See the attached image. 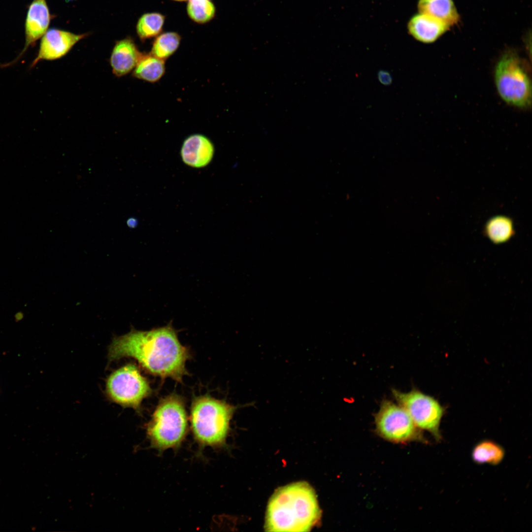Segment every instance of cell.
Returning <instances> with one entry per match:
<instances>
[{"instance_id":"cell-1","label":"cell","mask_w":532,"mask_h":532,"mask_svg":"<svg viewBox=\"0 0 532 532\" xmlns=\"http://www.w3.org/2000/svg\"><path fill=\"white\" fill-rule=\"evenodd\" d=\"M110 359L132 357L150 373L181 381L189 357L169 325L149 331H132L115 338L110 345Z\"/></svg>"},{"instance_id":"cell-2","label":"cell","mask_w":532,"mask_h":532,"mask_svg":"<svg viewBox=\"0 0 532 532\" xmlns=\"http://www.w3.org/2000/svg\"><path fill=\"white\" fill-rule=\"evenodd\" d=\"M313 488L298 482L276 491L268 503L265 528L268 532H307L321 517Z\"/></svg>"},{"instance_id":"cell-3","label":"cell","mask_w":532,"mask_h":532,"mask_svg":"<svg viewBox=\"0 0 532 532\" xmlns=\"http://www.w3.org/2000/svg\"><path fill=\"white\" fill-rule=\"evenodd\" d=\"M235 409L227 402L209 397L196 399L192 406L191 424L197 442L204 447L223 445Z\"/></svg>"},{"instance_id":"cell-4","label":"cell","mask_w":532,"mask_h":532,"mask_svg":"<svg viewBox=\"0 0 532 532\" xmlns=\"http://www.w3.org/2000/svg\"><path fill=\"white\" fill-rule=\"evenodd\" d=\"M187 430L186 410L181 399L170 396L155 410L147 428L151 445L160 451L180 446Z\"/></svg>"},{"instance_id":"cell-5","label":"cell","mask_w":532,"mask_h":532,"mask_svg":"<svg viewBox=\"0 0 532 532\" xmlns=\"http://www.w3.org/2000/svg\"><path fill=\"white\" fill-rule=\"evenodd\" d=\"M524 61L515 52L504 53L494 70L496 87L500 98L506 103L519 108L530 107L532 84Z\"/></svg>"},{"instance_id":"cell-6","label":"cell","mask_w":532,"mask_h":532,"mask_svg":"<svg viewBox=\"0 0 532 532\" xmlns=\"http://www.w3.org/2000/svg\"><path fill=\"white\" fill-rule=\"evenodd\" d=\"M376 433L382 438L396 443L416 441L427 443L422 430L419 429L399 403L384 399L374 415Z\"/></svg>"},{"instance_id":"cell-7","label":"cell","mask_w":532,"mask_h":532,"mask_svg":"<svg viewBox=\"0 0 532 532\" xmlns=\"http://www.w3.org/2000/svg\"><path fill=\"white\" fill-rule=\"evenodd\" d=\"M392 393L419 429L429 432L436 441L441 440L439 428L445 409L436 399L415 388L407 392L394 389Z\"/></svg>"},{"instance_id":"cell-8","label":"cell","mask_w":532,"mask_h":532,"mask_svg":"<svg viewBox=\"0 0 532 532\" xmlns=\"http://www.w3.org/2000/svg\"><path fill=\"white\" fill-rule=\"evenodd\" d=\"M107 391L115 402L134 408L151 391L148 382L133 364H128L111 374L107 382Z\"/></svg>"},{"instance_id":"cell-9","label":"cell","mask_w":532,"mask_h":532,"mask_svg":"<svg viewBox=\"0 0 532 532\" xmlns=\"http://www.w3.org/2000/svg\"><path fill=\"white\" fill-rule=\"evenodd\" d=\"M87 34H77L56 29L46 31L43 35L36 57L31 67H33L42 60L52 61L65 56Z\"/></svg>"},{"instance_id":"cell-10","label":"cell","mask_w":532,"mask_h":532,"mask_svg":"<svg viewBox=\"0 0 532 532\" xmlns=\"http://www.w3.org/2000/svg\"><path fill=\"white\" fill-rule=\"evenodd\" d=\"M50 14L45 0H33L30 4L25 22V45L14 63L46 32Z\"/></svg>"},{"instance_id":"cell-11","label":"cell","mask_w":532,"mask_h":532,"mask_svg":"<svg viewBox=\"0 0 532 532\" xmlns=\"http://www.w3.org/2000/svg\"><path fill=\"white\" fill-rule=\"evenodd\" d=\"M214 153L212 141L201 134H193L183 141L180 154L183 162L187 165L200 168L206 166L211 161Z\"/></svg>"},{"instance_id":"cell-12","label":"cell","mask_w":532,"mask_h":532,"mask_svg":"<svg viewBox=\"0 0 532 532\" xmlns=\"http://www.w3.org/2000/svg\"><path fill=\"white\" fill-rule=\"evenodd\" d=\"M130 38L118 41L112 50L110 63L113 74L121 77L134 69L142 55Z\"/></svg>"},{"instance_id":"cell-13","label":"cell","mask_w":532,"mask_h":532,"mask_svg":"<svg viewBox=\"0 0 532 532\" xmlns=\"http://www.w3.org/2000/svg\"><path fill=\"white\" fill-rule=\"evenodd\" d=\"M408 27L415 39L430 43L439 38L450 27L432 16L420 13L411 19Z\"/></svg>"},{"instance_id":"cell-14","label":"cell","mask_w":532,"mask_h":532,"mask_svg":"<svg viewBox=\"0 0 532 532\" xmlns=\"http://www.w3.org/2000/svg\"><path fill=\"white\" fill-rule=\"evenodd\" d=\"M420 13L432 16L449 27L458 23L460 16L453 0H419Z\"/></svg>"},{"instance_id":"cell-15","label":"cell","mask_w":532,"mask_h":532,"mask_svg":"<svg viewBox=\"0 0 532 532\" xmlns=\"http://www.w3.org/2000/svg\"><path fill=\"white\" fill-rule=\"evenodd\" d=\"M165 70L164 60L151 54H142L133 69V75L138 79L154 83L162 78Z\"/></svg>"},{"instance_id":"cell-16","label":"cell","mask_w":532,"mask_h":532,"mask_svg":"<svg viewBox=\"0 0 532 532\" xmlns=\"http://www.w3.org/2000/svg\"><path fill=\"white\" fill-rule=\"evenodd\" d=\"M504 456V448L496 442L489 439L478 442L471 452L472 461L478 465H498L503 460Z\"/></svg>"},{"instance_id":"cell-17","label":"cell","mask_w":532,"mask_h":532,"mask_svg":"<svg viewBox=\"0 0 532 532\" xmlns=\"http://www.w3.org/2000/svg\"><path fill=\"white\" fill-rule=\"evenodd\" d=\"M485 235L493 243L499 244L508 241L514 234L512 220L507 217L499 216L490 219L486 223Z\"/></svg>"},{"instance_id":"cell-18","label":"cell","mask_w":532,"mask_h":532,"mask_svg":"<svg viewBox=\"0 0 532 532\" xmlns=\"http://www.w3.org/2000/svg\"><path fill=\"white\" fill-rule=\"evenodd\" d=\"M181 41L175 32H166L158 35L153 42L151 54L165 61L178 49Z\"/></svg>"},{"instance_id":"cell-19","label":"cell","mask_w":532,"mask_h":532,"mask_svg":"<svg viewBox=\"0 0 532 532\" xmlns=\"http://www.w3.org/2000/svg\"><path fill=\"white\" fill-rule=\"evenodd\" d=\"M165 16L156 12L143 14L139 19L136 30L142 40L157 36L161 33L164 24Z\"/></svg>"},{"instance_id":"cell-20","label":"cell","mask_w":532,"mask_h":532,"mask_svg":"<svg viewBox=\"0 0 532 532\" xmlns=\"http://www.w3.org/2000/svg\"><path fill=\"white\" fill-rule=\"evenodd\" d=\"M187 11L189 17L199 24L206 23L215 14V7L211 0H189Z\"/></svg>"},{"instance_id":"cell-21","label":"cell","mask_w":532,"mask_h":532,"mask_svg":"<svg viewBox=\"0 0 532 532\" xmlns=\"http://www.w3.org/2000/svg\"><path fill=\"white\" fill-rule=\"evenodd\" d=\"M378 79L380 82L384 85H389L392 82V77L390 73L385 71L379 72Z\"/></svg>"},{"instance_id":"cell-22","label":"cell","mask_w":532,"mask_h":532,"mask_svg":"<svg viewBox=\"0 0 532 532\" xmlns=\"http://www.w3.org/2000/svg\"><path fill=\"white\" fill-rule=\"evenodd\" d=\"M173 0L178 1H185V0Z\"/></svg>"},{"instance_id":"cell-23","label":"cell","mask_w":532,"mask_h":532,"mask_svg":"<svg viewBox=\"0 0 532 532\" xmlns=\"http://www.w3.org/2000/svg\"><path fill=\"white\" fill-rule=\"evenodd\" d=\"M72 0H66V2H69V1H72Z\"/></svg>"}]
</instances>
